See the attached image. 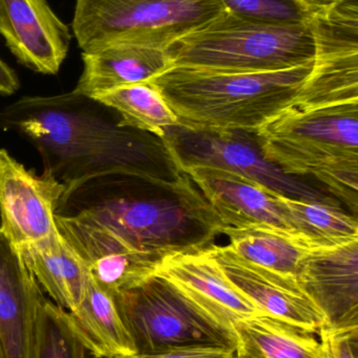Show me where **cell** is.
<instances>
[{"instance_id":"obj_1","label":"cell","mask_w":358,"mask_h":358,"mask_svg":"<svg viewBox=\"0 0 358 358\" xmlns=\"http://www.w3.org/2000/svg\"><path fill=\"white\" fill-rule=\"evenodd\" d=\"M119 122L115 111L73 90L23 96L0 110V128L33 145L43 172L64 185L63 197L95 178H172L182 171L164 138Z\"/></svg>"},{"instance_id":"obj_2","label":"cell","mask_w":358,"mask_h":358,"mask_svg":"<svg viewBox=\"0 0 358 358\" xmlns=\"http://www.w3.org/2000/svg\"><path fill=\"white\" fill-rule=\"evenodd\" d=\"M56 214L104 227L130 250L160 263L212 248L225 229L184 171L172 178L92 179L63 197Z\"/></svg>"},{"instance_id":"obj_3","label":"cell","mask_w":358,"mask_h":358,"mask_svg":"<svg viewBox=\"0 0 358 358\" xmlns=\"http://www.w3.org/2000/svg\"><path fill=\"white\" fill-rule=\"evenodd\" d=\"M313 61L273 73H224L172 66L153 84L179 125L191 130L256 132L294 107Z\"/></svg>"},{"instance_id":"obj_4","label":"cell","mask_w":358,"mask_h":358,"mask_svg":"<svg viewBox=\"0 0 358 358\" xmlns=\"http://www.w3.org/2000/svg\"><path fill=\"white\" fill-rule=\"evenodd\" d=\"M268 161L288 176L313 178L357 216L358 102L287 109L256 132Z\"/></svg>"},{"instance_id":"obj_5","label":"cell","mask_w":358,"mask_h":358,"mask_svg":"<svg viewBox=\"0 0 358 358\" xmlns=\"http://www.w3.org/2000/svg\"><path fill=\"white\" fill-rule=\"evenodd\" d=\"M174 66L224 73H273L315 60L308 24H273L224 10L166 48Z\"/></svg>"},{"instance_id":"obj_6","label":"cell","mask_w":358,"mask_h":358,"mask_svg":"<svg viewBox=\"0 0 358 358\" xmlns=\"http://www.w3.org/2000/svg\"><path fill=\"white\" fill-rule=\"evenodd\" d=\"M113 296L136 355L195 347L237 351L235 330L210 317L162 275L155 273Z\"/></svg>"},{"instance_id":"obj_7","label":"cell","mask_w":358,"mask_h":358,"mask_svg":"<svg viewBox=\"0 0 358 358\" xmlns=\"http://www.w3.org/2000/svg\"><path fill=\"white\" fill-rule=\"evenodd\" d=\"M224 10L220 0H76L71 27L82 52L118 42L166 50Z\"/></svg>"},{"instance_id":"obj_8","label":"cell","mask_w":358,"mask_h":358,"mask_svg":"<svg viewBox=\"0 0 358 358\" xmlns=\"http://www.w3.org/2000/svg\"><path fill=\"white\" fill-rule=\"evenodd\" d=\"M166 144L180 169L205 166L233 172L290 199L340 206V200L310 179L288 176L265 157L256 132L243 130H191L168 127Z\"/></svg>"},{"instance_id":"obj_9","label":"cell","mask_w":358,"mask_h":358,"mask_svg":"<svg viewBox=\"0 0 358 358\" xmlns=\"http://www.w3.org/2000/svg\"><path fill=\"white\" fill-rule=\"evenodd\" d=\"M309 25L315 60L294 108L310 111L358 102V0L317 8Z\"/></svg>"},{"instance_id":"obj_10","label":"cell","mask_w":358,"mask_h":358,"mask_svg":"<svg viewBox=\"0 0 358 358\" xmlns=\"http://www.w3.org/2000/svg\"><path fill=\"white\" fill-rule=\"evenodd\" d=\"M65 187L38 176L0 149V234L16 250L59 233L55 215Z\"/></svg>"},{"instance_id":"obj_11","label":"cell","mask_w":358,"mask_h":358,"mask_svg":"<svg viewBox=\"0 0 358 358\" xmlns=\"http://www.w3.org/2000/svg\"><path fill=\"white\" fill-rule=\"evenodd\" d=\"M231 284L261 313L319 336L325 317L298 285L296 277L250 262L229 246L205 250Z\"/></svg>"},{"instance_id":"obj_12","label":"cell","mask_w":358,"mask_h":358,"mask_svg":"<svg viewBox=\"0 0 358 358\" xmlns=\"http://www.w3.org/2000/svg\"><path fill=\"white\" fill-rule=\"evenodd\" d=\"M296 281L331 330L358 328V240L308 250L298 264Z\"/></svg>"},{"instance_id":"obj_13","label":"cell","mask_w":358,"mask_h":358,"mask_svg":"<svg viewBox=\"0 0 358 358\" xmlns=\"http://www.w3.org/2000/svg\"><path fill=\"white\" fill-rule=\"evenodd\" d=\"M57 229L85 265L90 279L105 292L119 294L157 273L161 263L130 250L104 227L55 215Z\"/></svg>"},{"instance_id":"obj_14","label":"cell","mask_w":358,"mask_h":358,"mask_svg":"<svg viewBox=\"0 0 358 358\" xmlns=\"http://www.w3.org/2000/svg\"><path fill=\"white\" fill-rule=\"evenodd\" d=\"M0 35L21 65L42 75L59 73L71 40L46 0H0Z\"/></svg>"},{"instance_id":"obj_15","label":"cell","mask_w":358,"mask_h":358,"mask_svg":"<svg viewBox=\"0 0 358 358\" xmlns=\"http://www.w3.org/2000/svg\"><path fill=\"white\" fill-rule=\"evenodd\" d=\"M226 227H267L292 234L282 197L260 183L218 168H183ZM294 235V234H292Z\"/></svg>"},{"instance_id":"obj_16","label":"cell","mask_w":358,"mask_h":358,"mask_svg":"<svg viewBox=\"0 0 358 358\" xmlns=\"http://www.w3.org/2000/svg\"><path fill=\"white\" fill-rule=\"evenodd\" d=\"M42 288L22 256L0 234V343L6 358H36Z\"/></svg>"},{"instance_id":"obj_17","label":"cell","mask_w":358,"mask_h":358,"mask_svg":"<svg viewBox=\"0 0 358 358\" xmlns=\"http://www.w3.org/2000/svg\"><path fill=\"white\" fill-rule=\"evenodd\" d=\"M156 273L176 284L200 308L227 327L233 329L241 320L264 315L229 282L205 250L168 257Z\"/></svg>"},{"instance_id":"obj_18","label":"cell","mask_w":358,"mask_h":358,"mask_svg":"<svg viewBox=\"0 0 358 358\" xmlns=\"http://www.w3.org/2000/svg\"><path fill=\"white\" fill-rule=\"evenodd\" d=\"M83 71L73 92L90 96L132 84L149 83L174 66L167 52L137 42H118L82 52Z\"/></svg>"},{"instance_id":"obj_19","label":"cell","mask_w":358,"mask_h":358,"mask_svg":"<svg viewBox=\"0 0 358 358\" xmlns=\"http://www.w3.org/2000/svg\"><path fill=\"white\" fill-rule=\"evenodd\" d=\"M17 252L55 304L69 313L77 308L88 288L90 273L60 233Z\"/></svg>"},{"instance_id":"obj_20","label":"cell","mask_w":358,"mask_h":358,"mask_svg":"<svg viewBox=\"0 0 358 358\" xmlns=\"http://www.w3.org/2000/svg\"><path fill=\"white\" fill-rule=\"evenodd\" d=\"M69 315L78 336L95 357L136 355L113 294L99 287L92 279L81 302Z\"/></svg>"},{"instance_id":"obj_21","label":"cell","mask_w":358,"mask_h":358,"mask_svg":"<svg viewBox=\"0 0 358 358\" xmlns=\"http://www.w3.org/2000/svg\"><path fill=\"white\" fill-rule=\"evenodd\" d=\"M233 329L237 358H326L317 334L267 315L241 320Z\"/></svg>"},{"instance_id":"obj_22","label":"cell","mask_w":358,"mask_h":358,"mask_svg":"<svg viewBox=\"0 0 358 358\" xmlns=\"http://www.w3.org/2000/svg\"><path fill=\"white\" fill-rule=\"evenodd\" d=\"M292 234L310 250L334 248L358 240L357 217L342 206L282 197Z\"/></svg>"},{"instance_id":"obj_23","label":"cell","mask_w":358,"mask_h":358,"mask_svg":"<svg viewBox=\"0 0 358 358\" xmlns=\"http://www.w3.org/2000/svg\"><path fill=\"white\" fill-rule=\"evenodd\" d=\"M229 248L245 260L282 275L296 277L298 264L310 248L296 236L267 227H226Z\"/></svg>"},{"instance_id":"obj_24","label":"cell","mask_w":358,"mask_h":358,"mask_svg":"<svg viewBox=\"0 0 358 358\" xmlns=\"http://www.w3.org/2000/svg\"><path fill=\"white\" fill-rule=\"evenodd\" d=\"M119 115L120 125L164 138L165 130L179 125L172 109L151 83L122 86L90 96Z\"/></svg>"},{"instance_id":"obj_25","label":"cell","mask_w":358,"mask_h":358,"mask_svg":"<svg viewBox=\"0 0 358 358\" xmlns=\"http://www.w3.org/2000/svg\"><path fill=\"white\" fill-rule=\"evenodd\" d=\"M36 358H96L76 332L69 311L48 299L38 315Z\"/></svg>"},{"instance_id":"obj_26","label":"cell","mask_w":358,"mask_h":358,"mask_svg":"<svg viewBox=\"0 0 358 358\" xmlns=\"http://www.w3.org/2000/svg\"><path fill=\"white\" fill-rule=\"evenodd\" d=\"M225 10L273 24H308L317 8L306 0H220Z\"/></svg>"},{"instance_id":"obj_27","label":"cell","mask_w":358,"mask_h":358,"mask_svg":"<svg viewBox=\"0 0 358 358\" xmlns=\"http://www.w3.org/2000/svg\"><path fill=\"white\" fill-rule=\"evenodd\" d=\"M319 338L326 358H357L358 328L351 330L323 328Z\"/></svg>"},{"instance_id":"obj_28","label":"cell","mask_w":358,"mask_h":358,"mask_svg":"<svg viewBox=\"0 0 358 358\" xmlns=\"http://www.w3.org/2000/svg\"><path fill=\"white\" fill-rule=\"evenodd\" d=\"M117 358H237V351L195 347V348L176 349V350L158 353V355H132Z\"/></svg>"},{"instance_id":"obj_29","label":"cell","mask_w":358,"mask_h":358,"mask_svg":"<svg viewBox=\"0 0 358 358\" xmlns=\"http://www.w3.org/2000/svg\"><path fill=\"white\" fill-rule=\"evenodd\" d=\"M20 87V82L14 69H11L0 58V94L11 96L14 94Z\"/></svg>"},{"instance_id":"obj_30","label":"cell","mask_w":358,"mask_h":358,"mask_svg":"<svg viewBox=\"0 0 358 358\" xmlns=\"http://www.w3.org/2000/svg\"><path fill=\"white\" fill-rule=\"evenodd\" d=\"M306 1L315 8H319L330 6V4L338 3V2L344 1V0H306Z\"/></svg>"},{"instance_id":"obj_31","label":"cell","mask_w":358,"mask_h":358,"mask_svg":"<svg viewBox=\"0 0 358 358\" xmlns=\"http://www.w3.org/2000/svg\"><path fill=\"white\" fill-rule=\"evenodd\" d=\"M0 358H6V355H4V348H2L1 343H0Z\"/></svg>"}]
</instances>
